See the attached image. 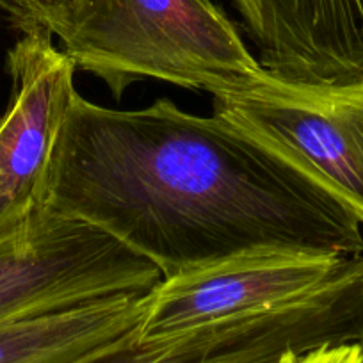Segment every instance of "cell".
Masks as SVG:
<instances>
[{"label":"cell","instance_id":"cell-1","mask_svg":"<svg viewBox=\"0 0 363 363\" xmlns=\"http://www.w3.org/2000/svg\"><path fill=\"white\" fill-rule=\"evenodd\" d=\"M45 205L114 237L162 278L255 250L363 255L362 223L313 178L225 118L167 99L118 111L75 93Z\"/></svg>","mask_w":363,"mask_h":363},{"label":"cell","instance_id":"cell-9","mask_svg":"<svg viewBox=\"0 0 363 363\" xmlns=\"http://www.w3.org/2000/svg\"><path fill=\"white\" fill-rule=\"evenodd\" d=\"M82 0H0V9L23 34L48 33L61 38L72 26Z\"/></svg>","mask_w":363,"mask_h":363},{"label":"cell","instance_id":"cell-3","mask_svg":"<svg viewBox=\"0 0 363 363\" xmlns=\"http://www.w3.org/2000/svg\"><path fill=\"white\" fill-rule=\"evenodd\" d=\"M162 272L96 226L47 207L0 237V324L111 298H143Z\"/></svg>","mask_w":363,"mask_h":363},{"label":"cell","instance_id":"cell-6","mask_svg":"<svg viewBox=\"0 0 363 363\" xmlns=\"http://www.w3.org/2000/svg\"><path fill=\"white\" fill-rule=\"evenodd\" d=\"M351 257L305 250H255L162 278L150 292L141 338L177 333L315 291Z\"/></svg>","mask_w":363,"mask_h":363},{"label":"cell","instance_id":"cell-4","mask_svg":"<svg viewBox=\"0 0 363 363\" xmlns=\"http://www.w3.org/2000/svg\"><path fill=\"white\" fill-rule=\"evenodd\" d=\"M214 114L291 160L363 226V82L305 86L264 72L214 96Z\"/></svg>","mask_w":363,"mask_h":363},{"label":"cell","instance_id":"cell-8","mask_svg":"<svg viewBox=\"0 0 363 363\" xmlns=\"http://www.w3.org/2000/svg\"><path fill=\"white\" fill-rule=\"evenodd\" d=\"M148 296L2 323L0 363H77L141 337Z\"/></svg>","mask_w":363,"mask_h":363},{"label":"cell","instance_id":"cell-11","mask_svg":"<svg viewBox=\"0 0 363 363\" xmlns=\"http://www.w3.org/2000/svg\"><path fill=\"white\" fill-rule=\"evenodd\" d=\"M362 351H363V344H362Z\"/></svg>","mask_w":363,"mask_h":363},{"label":"cell","instance_id":"cell-2","mask_svg":"<svg viewBox=\"0 0 363 363\" xmlns=\"http://www.w3.org/2000/svg\"><path fill=\"white\" fill-rule=\"evenodd\" d=\"M59 40L75 69L104 80L114 99L143 79L219 96L265 72L211 0H82Z\"/></svg>","mask_w":363,"mask_h":363},{"label":"cell","instance_id":"cell-5","mask_svg":"<svg viewBox=\"0 0 363 363\" xmlns=\"http://www.w3.org/2000/svg\"><path fill=\"white\" fill-rule=\"evenodd\" d=\"M6 65L11 99L0 118V237L45 207L55 141L77 93L75 66L52 34H23Z\"/></svg>","mask_w":363,"mask_h":363},{"label":"cell","instance_id":"cell-10","mask_svg":"<svg viewBox=\"0 0 363 363\" xmlns=\"http://www.w3.org/2000/svg\"><path fill=\"white\" fill-rule=\"evenodd\" d=\"M277 363H363L362 344L323 345L308 351H289Z\"/></svg>","mask_w":363,"mask_h":363},{"label":"cell","instance_id":"cell-7","mask_svg":"<svg viewBox=\"0 0 363 363\" xmlns=\"http://www.w3.org/2000/svg\"><path fill=\"white\" fill-rule=\"evenodd\" d=\"M277 79L305 86L363 82V0H233Z\"/></svg>","mask_w":363,"mask_h":363}]
</instances>
